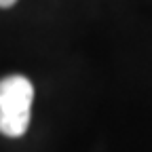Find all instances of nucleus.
<instances>
[{"label": "nucleus", "instance_id": "obj_1", "mask_svg": "<svg viewBox=\"0 0 152 152\" xmlns=\"http://www.w3.org/2000/svg\"><path fill=\"white\" fill-rule=\"evenodd\" d=\"M34 87L26 76H7L0 80V133L21 137L30 125Z\"/></svg>", "mask_w": 152, "mask_h": 152}, {"label": "nucleus", "instance_id": "obj_2", "mask_svg": "<svg viewBox=\"0 0 152 152\" xmlns=\"http://www.w3.org/2000/svg\"><path fill=\"white\" fill-rule=\"evenodd\" d=\"M17 2V0H0V9H9V7H13Z\"/></svg>", "mask_w": 152, "mask_h": 152}]
</instances>
